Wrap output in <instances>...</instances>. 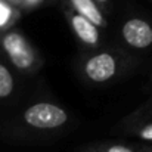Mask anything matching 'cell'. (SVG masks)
<instances>
[{"label": "cell", "instance_id": "1", "mask_svg": "<svg viewBox=\"0 0 152 152\" xmlns=\"http://www.w3.org/2000/svg\"><path fill=\"white\" fill-rule=\"evenodd\" d=\"M24 121L33 129L50 130L62 127L68 121V114L61 106L50 102H39L24 112Z\"/></svg>", "mask_w": 152, "mask_h": 152}, {"label": "cell", "instance_id": "10", "mask_svg": "<svg viewBox=\"0 0 152 152\" xmlns=\"http://www.w3.org/2000/svg\"><path fill=\"white\" fill-rule=\"evenodd\" d=\"M95 1H96V3H108L109 0H95Z\"/></svg>", "mask_w": 152, "mask_h": 152}, {"label": "cell", "instance_id": "4", "mask_svg": "<svg viewBox=\"0 0 152 152\" xmlns=\"http://www.w3.org/2000/svg\"><path fill=\"white\" fill-rule=\"evenodd\" d=\"M118 71V61L112 53L102 52L90 59L84 65V72L89 80L95 83H105L111 80Z\"/></svg>", "mask_w": 152, "mask_h": 152}, {"label": "cell", "instance_id": "9", "mask_svg": "<svg viewBox=\"0 0 152 152\" xmlns=\"http://www.w3.org/2000/svg\"><path fill=\"white\" fill-rule=\"evenodd\" d=\"M106 152H134V151L127 148V146H123V145H112V146H109L106 149Z\"/></svg>", "mask_w": 152, "mask_h": 152}, {"label": "cell", "instance_id": "7", "mask_svg": "<svg viewBox=\"0 0 152 152\" xmlns=\"http://www.w3.org/2000/svg\"><path fill=\"white\" fill-rule=\"evenodd\" d=\"M13 87H15L13 75L10 74L7 66H4L0 62V99L7 98L9 95H12Z\"/></svg>", "mask_w": 152, "mask_h": 152}, {"label": "cell", "instance_id": "11", "mask_svg": "<svg viewBox=\"0 0 152 152\" xmlns=\"http://www.w3.org/2000/svg\"><path fill=\"white\" fill-rule=\"evenodd\" d=\"M145 152H152V149H146V151H145Z\"/></svg>", "mask_w": 152, "mask_h": 152}, {"label": "cell", "instance_id": "6", "mask_svg": "<svg viewBox=\"0 0 152 152\" xmlns=\"http://www.w3.org/2000/svg\"><path fill=\"white\" fill-rule=\"evenodd\" d=\"M69 1L72 4L74 12L86 16L87 19H90L98 27H105L106 25V21H105L101 9L98 7L95 0H69Z\"/></svg>", "mask_w": 152, "mask_h": 152}, {"label": "cell", "instance_id": "2", "mask_svg": "<svg viewBox=\"0 0 152 152\" xmlns=\"http://www.w3.org/2000/svg\"><path fill=\"white\" fill-rule=\"evenodd\" d=\"M1 46L10 62L18 69H31L36 65V55L27 39L18 31H9L1 37Z\"/></svg>", "mask_w": 152, "mask_h": 152}, {"label": "cell", "instance_id": "8", "mask_svg": "<svg viewBox=\"0 0 152 152\" xmlns=\"http://www.w3.org/2000/svg\"><path fill=\"white\" fill-rule=\"evenodd\" d=\"M10 18H12V10L10 7H7V4H4L1 0H0V28L7 25L10 22Z\"/></svg>", "mask_w": 152, "mask_h": 152}, {"label": "cell", "instance_id": "5", "mask_svg": "<svg viewBox=\"0 0 152 152\" xmlns=\"http://www.w3.org/2000/svg\"><path fill=\"white\" fill-rule=\"evenodd\" d=\"M69 22L72 25V30L74 33L77 34V37L89 45V46H98L99 43V30H98V25L93 24L90 19H87L86 16L74 12L69 15Z\"/></svg>", "mask_w": 152, "mask_h": 152}, {"label": "cell", "instance_id": "3", "mask_svg": "<svg viewBox=\"0 0 152 152\" xmlns=\"http://www.w3.org/2000/svg\"><path fill=\"white\" fill-rule=\"evenodd\" d=\"M124 42L137 50L152 46V25L143 18H130L124 22L121 30Z\"/></svg>", "mask_w": 152, "mask_h": 152}]
</instances>
